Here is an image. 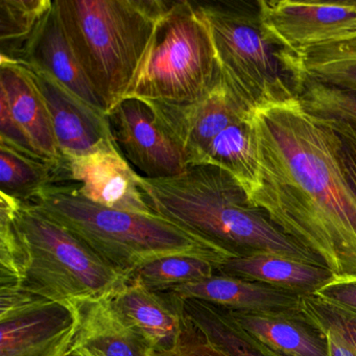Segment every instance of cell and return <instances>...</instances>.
Listing matches in <instances>:
<instances>
[{
    "mask_svg": "<svg viewBox=\"0 0 356 356\" xmlns=\"http://www.w3.org/2000/svg\"><path fill=\"white\" fill-rule=\"evenodd\" d=\"M259 184L249 199L337 280L356 279V197L335 131L297 97L252 114Z\"/></svg>",
    "mask_w": 356,
    "mask_h": 356,
    "instance_id": "obj_1",
    "label": "cell"
},
{
    "mask_svg": "<svg viewBox=\"0 0 356 356\" xmlns=\"http://www.w3.org/2000/svg\"><path fill=\"white\" fill-rule=\"evenodd\" d=\"M140 186L154 213L234 256L268 252L323 266L253 205L243 186L218 166L189 165L168 179L141 176Z\"/></svg>",
    "mask_w": 356,
    "mask_h": 356,
    "instance_id": "obj_2",
    "label": "cell"
},
{
    "mask_svg": "<svg viewBox=\"0 0 356 356\" xmlns=\"http://www.w3.org/2000/svg\"><path fill=\"white\" fill-rule=\"evenodd\" d=\"M76 60L109 113L128 97L170 1L55 0Z\"/></svg>",
    "mask_w": 356,
    "mask_h": 356,
    "instance_id": "obj_3",
    "label": "cell"
},
{
    "mask_svg": "<svg viewBox=\"0 0 356 356\" xmlns=\"http://www.w3.org/2000/svg\"><path fill=\"white\" fill-rule=\"evenodd\" d=\"M30 205L67 229L114 268L131 275L160 258L202 254L227 260L230 252L157 214L133 213L85 199L72 183L49 185Z\"/></svg>",
    "mask_w": 356,
    "mask_h": 356,
    "instance_id": "obj_4",
    "label": "cell"
},
{
    "mask_svg": "<svg viewBox=\"0 0 356 356\" xmlns=\"http://www.w3.org/2000/svg\"><path fill=\"white\" fill-rule=\"evenodd\" d=\"M220 76L205 16L195 1H170L127 99L191 105L203 99Z\"/></svg>",
    "mask_w": 356,
    "mask_h": 356,
    "instance_id": "obj_5",
    "label": "cell"
},
{
    "mask_svg": "<svg viewBox=\"0 0 356 356\" xmlns=\"http://www.w3.org/2000/svg\"><path fill=\"white\" fill-rule=\"evenodd\" d=\"M16 225L26 254L22 289L32 295L70 305L110 297L130 280L35 206L22 203Z\"/></svg>",
    "mask_w": 356,
    "mask_h": 356,
    "instance_id": "obj_6",
    "label": "cell"
},
{
    "mask_svg": "<svg viewBox=\"0 0 356 356\" xmlns=\"http://www.w3.org/2000/svg\"><path fill=\"white\" fill-rule=\"evenodd\" d=\"M211 31L220 72L252 110L296 97L285 81L282 51L262 28L256 12L241 3L195 1Z\"/></svg>",
    "mask_w": 356,
    "mask_h": 356,
    "instance_id": "obj_7",
    "label": "cell"
},
{
    "mask_svg": "<svg viewBox=\"0 0 356 356\" xmlns=\"http://www.w3.org/2000/svg\"><path fill=\"white\" fill-rule=\"evenodd\" d=\"M78 324L74 304L0 293V356H70Z\"/></svg>",
    "mask_w": 356,
    "mask_h": 356,
    "instance_id": "obj_8",
    "label": "cell"
},
{
    "mask_svg": "<svg viewBox=\"0 0 356 356\" xmlns=\"http://www.w3.org/2000/svg\"><path fill=\"white\" fill-rule=\"evenodd\" d=\"M257 12L270 40L289 57L356 34V0H260Z\"/></svg>",
    "mask_w": 356,
    "mask_h": 356,
    "instance_id": "obj_9",
    "label": "cell"
},
{
    "mask_svg": "<svg viewBox=\"0 0 356 356\" xmlns=\"http://www.w3.org/2000/svg\"><path fill=\"white\" fill-rule=\"evenodd\" d=\"M107 115L118 149L145 178H172L188 168L184 149L149 102L128 97Z\"/></svg>",
    "mask_w": 356,
    "mask_h": 356,
    "instance_id": "obj_10",
    "label": "cell"
},
{
    "mask_svg": "<svg viewBox=\"0 0 356 356\" xmlns=\"http://www.w3.org/2000/svg\"><path fill=\"white\" fill-rule=\"evenodd\" d=\"M149 103L182 145L189 165L203 163L213 139L233 122L254 112L227 84L222 72L213 88L197 103L185 106Z\"/></svg>",
    "mask_w": 356,
    "mask_h": 356,
    "instance_id": "obj_11",
    "label": "cell"
},
{
    "mask_svg": "<svg viewBox=\"0 0 356 356\" xmlns=\"http://www.w3.org/2000/svg\"><path fill=\"white\" fill-rule=\"evenodd\" d=\"M24 67L42 95L63 157L118 149L109 118L103 110L89 105L43 72Z\"/></svg>",
    "mask_w": 356,
    "mask_h": 356,
    "instance_id": "obj_12",
    "label": "cell"
},
{
    "mask_svg": "<svg viewBox=\"0 0 356 356\" xmlns=\"http://www.w3.org/2000/svg\"><path fill=\"white\" fill-rule=\"evenodd\" d=\"M140 177L116 149L64 157L58 183H72L82 197L104 207L153 214L141 189Z\"/></svg>",
    "mask_w": 356,
    "mask_h": 356,
    "instance_id": "obj_13",
    "label": "cell"
},
{
    "mask_svg": "<svg viewBox=\"0 0 356 356\" xmlns=\"http://www.w3.org/2000/svg\"><path fill=\"white\" fill-rule=\"evenodd\" d=\"M14 62L51 76L89 105L105 112L76 60L55 3Z\"/></svg>",
    "mask_w": 356,
    "mask_h": 356,
    "instance_id": "obj_14",
    "label": "cell"
},
{
    "mask_svg": "<svg viewBox=\"0 0 356 356\" xmlns=\"http://www.w3.org/2000/svg\"><path fill=\"white\" fill-rule=\"evenodd\" d=\"M109 299L154 351H168L176 345L184 320V300L170 291H151L133 278Z\"/></svg>",
    "mask_w": 356,
    "mask_h": 356,
    "instance_id": "obj_15",
    "label": "cell"
},
{
    "mask_svg": "<svg viewBox=\"0 0 356 356\" xmlns=\"http://www.w3.org/2000/svg\"><path fill=\"white\" fill-rule=\"evenodd\" d=\"M78 330L70 349L72 356H153L147 339L124 320L109 297L74 304Z\"/></svg>",
    "mask_w": 356,
    "mask_h": 356,
    "instance_id": "obj_16",
    "label": "cell"
},
{
    "mask_svg": "<svg viewBox=\"0 0 356 356\" xmlns=\"http://www.w3.org/2000/svg\"><path fill=\"white\" fill-rule=\"evenodd\" d=\"M168 291L183 300H199L225 309L284 316L299 312L301 298L293 291L222 273Z\"/></svg>",
    "mask_w": 356,
    "mask_h": 356,
    "instance_id": "obj_17",
    "label": "cell"
},
{
    "mask_svg": "<svg viewBox=\"0 0 356 356\" xmlns=\"http://www.w3.org/2000/svg\"><path fill=\"white\" fill-rule=\"evenodd\" d=\"M0 97L6 99L18 126L39 156L61 168L64 157L58 147L51 115L42 95L24 66L1 60Z\"/></svg>",
    "mask_w": 356,
    "mask_h": 356,
    "instance_id": "obj_18",
    "label": "cell"
},
{
    "mask_svg": "<svg viewBox=\"0 0 356 356\" xmlns=\"http://www.w3.org/2000/svg\"><path fill=\"white\" fill-rule=\"evenodd\" d=\"M218 273L299 295H314L335 279L324 266L268 252H253L230 258Z\"/></svg>",
    "mask_w": 356,
    "mask_h": 356,
    "instance_id": "obj_19",
    "label": "cell"
},
{
    "mask_svg": "<svg viewBox=\"0 0 356 356\" xmlns=\"http://www.w3.org/2000/svg\"><path fill=\"white\" fill-rule=\"evenodd\" d=\"M252 114L233 122L220 133L208 147L202 163L228 172L249 197L259 184L257 136Z\"/></svg>",
    "mask_w": 356,
    "mask_h": 356,
    "instance_id": "obj_20",
    "label": "cell"
},
{
    "mask_svg": "<svg viewBox=\"0 0 356 356\" xmlns=\"http://www.w3.org/2000/svg\"><path fill=\"white\" fill-rule=\"evenodd\" d=\"M225 309V308H224ZM234 324L251 339L289 356H328L323 345L298 323L284 314L226 309Z\"/></svg>",
    "mask_w": 356,
    "mask_h": 356,
    "instance_id": "obj_21",
    "label": "cell"
},
{
    "mask_svg": "<svg viewBox=\"0 0 356 356\" xmlns=\"http://www.w3.org/2000/svg\"><path fill=\"white\" fill-rule=\"evenodd\" d=\"M284 61L293 79L305 76L356 92L355 41L324 45L298 58L284 55Z\"/></svg>",
    "mask_w": 356,
    "mask_h": 356,
    "instance_id": "obj_22",
    "label": "cell"
},
{
    "mask_svg": "<svg viewBox=\"0 0 356 356\" xmlns=\"http://www.w3.org/2000/svg\"><path fill=\"white\" fill-rule=\"evenodd\" d=\"M60 168L0 143V193L22 203H30L49 185L58 183Z\"/></svg>",
    "mask_w": 356,
    "mask_h": 356,
    "instance_id": "obj_23",
    "label": "cell"
},
{
    "mask_svg": "<svg viewBox=\"0 0 356 356\" xmlns=\"http://www.w3.org/2000/svg\"><path fill=\"white\" fill-rule=\"evenodd\" d=\"M225 262L202 254L168 256L141 266L131 275V278L151 291H168L179 285L197 282L218 274Z\"/></svg>",
    "mask_w": 356,
    "mask_h": 356,
    "instance_id": "obj_24",
    "label": "cell"
},
{
    "mask_svg": "<svg viewBox=\"0 0 356 356\" xmlns=\"http://www.w3.org/2000/svg\"><path fill=\"white\" fill-rule=\"evenodd\" d=\"M293 80L296 97L309 115L356 133V92L305 76Z\"/></svg>",
    "mask_w": 356,
    "mask_h": 356,
    "instance_id": "obj_25",
    "label": "cell"
},
{
    "mask_svg": "<svg viewBox=\"0 0 356 356\" xmlns=\"http://www.w3.org/2000/svg\"><path fill=\"white\" fill-rule=\"evenodd\" d=\"M53 3L51 0H0L1 60L14 62L17 59Z\"/></svg>",
    "mask_w": 356,
    "mask_h": 356,
    "instance_id": "obj_26",
    "label": "cell"
},
{
    "mask_svg": "<svg viewBox=\"0 0 356 356\" xmlns=\"http://www.w3.org/2000/svg\"><path fill=\"white\" fill-rule=\"evenodd\" d=\"M22 204L0 193V293L24 287L26 254L16 225Z\"/></svg>",
    "mask_w": 356,
    "mask_h": 356,
    "instance_id": "obj_27",
    "label": "cell"
},
{
    "mask_svg": "<svg viewBox=\"0 0 356 356\" xmlns=\"http://www.w3.org/2000/svg\"><path fill=\"white\" fill-rule=\"evenodd\" d=\"M184 314L232 356H262L252 339L234 324L226 309L199 301L184 300Z\"/></svg>",
    "mask_w": 356,
    "mask_h": 356,
    "instance_id": "obj_28",
    "label": "cell"
},
{
    "mask_svg": "<svg viewBox=\"0 0 356 356\" xmlns=\"http://www.w3.org/2000/svg\"><path fill=\"white\" fill-rule=\"evenodd\" d=\"M299 314L316 329L333 327L356 347V316L314 295H301Z\"/></svg>",
    "mask_w": 356,
    "mask_h": 356,
    "instance_id": "obj_29",
    "label": "cell"
},
{
    "mask_svg": "<svg viewBox=\"0 0 356 356\" xmlns=\"http://www.w3.org/2000/svg\"><path fill=\"white\" fill-rule=\"evenodd\" d=\"M153 356L232 355L184 314L182 330L176 345L168 351L155 352Z\"/></svg>",
    "mask_w": 356,
    "mask_h": 356,
    "instance_id": "obj_30",
    "label": "cell"
},
{
    "mask_svg": "<svg viewBox=\"0 0 356 356\" xmlns=\"http://www.w3.org/2000/svg\"><path fill=\"white\" fill-rule=\"evenodd\" d=\"M0 143H6L31 157L43 159L33 147L30 139L18 126L9 105L3 97H0Z\"/></svg>",
    "mask_w": 356,
    "mask_h": 356,
    "instance_id": "obj_31",
    "label": "cell"
},
{
    "mask_svg": "<svg viewBox=\"0 0 356 356\" xmlns=\"http://www.w3.org/2000/svg\"><path fill=\"white\" fill-rule=\"evenodd\" d=\"M324 122L335 131L341 140L339 156H341V166H343V174L347 179L348 184L356 197V133L343 127L337 126L330 122Z\"/></svg>",
    "mask_w": 356,
    "mask_h": 356,
    "instance_id": "obj_32",
    "label": "cell"
},
{
    "mask_svg": "<svg viewBox=\"0 0 356 356\" xmlns=\"http://www.w3.org/2000/svg\"><path fill=\"white\" fill-rule=\"evenodd\" d=\"M314 295L332 302L356 316V279H334L316 291Z\"/></svg>",
    "mask_w": 356,
    "mask_h": 356,
    "instance_id": "obj_33",
    "label": "cell"
},
{
    "mask_svg": "<svg viewBox=\"0 0 356 356\" xmlns=\"http://www.w3.org/2000/svg\"><path fill=\"white\" fill-rule=\"evenodd\" d=\"M324 335L328 356H356V347L337 329L324 327L318 329Z\"/></svg>",
    "mask_w": 356,
    "mask_h": 356,
    "instance_id": "obj_34",
    "label": "cell"
},
{
    "mask_svg": "<svg viewBox=\"0 0 356 356\" xmlns=\"http://www.w3.org/2000/svg\"><path fill=\"white\" fill-rule=\"evenodd\" d=\"M349 40H356V34L352 35V36L348 37L347 39H345V40L343 41H349ZM343 41H341V42H343ZM339 43V42H337ZM333 44V43H332Z\"/></svg>",
    "mask_w": 356,
    "mask_h": 356,
    "instance_id": "obj_35",
    "label": "cell"
},
{
    "mask_svg": "<svg viewBox=\"0 0 356 356\" xmlns=\"http://www.w3.org/2000/svg\"><path fill=\"white\" fill-rule=\"evenodd\" d=\"M350 41H355V42H356V40H350ZM343 42H345V41H343Z\"/></svg>",
    "mask_w": 356,
    "mask_h": 356,
    "instance_id": "obj_36",
    "label": "cell"
},
{
    "mask_svg": "<svg viewBox=\"0 0 356 356\" xmlns=\"http://www.w3.org/2000/svg\"><path fill=\"white\" fill-rule=\"evenodd\" d=\"M70 356H72V355H70Z\"/></svg>",
    "mask_w": 356,
    "mask_h": 356,
    "instance_id": "obj_37",
    "label": "cell"
}]
</instances>
